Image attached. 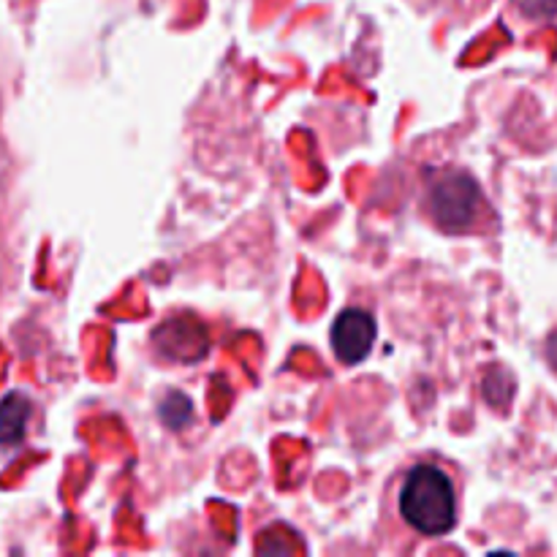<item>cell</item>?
Returning a JSON list of instances; mask_svg holds the SVG:
<instances>
[{"label":"cell","instance_id":"obj_5","mask_svg":"<svg viewBox=\"0 0 557 557\" xmlns=\"http://www.w3.org/2000/svg\"><path fill=\"white\" fill-rule=\"evenodd\" d=\"M190 417H194V406H190L188 397L180 395V392H172V395L161 403V419L169 428L180 430Z\"/></svg>","mask_w":557,"mask_h":557},{"label":"cell","instance_id":"obj_3","mask_svg":"<svg viewBox=\"0 0 557 557\" xmlns=\"http://www.w3.org/2000/svg\"><path fill=\"white\" fill-rule=\"evenodd\" d=\"M375 335H379V326L368 310L346 308L332 324V351L343 364H359L373 351Z\"/></svg>","mask_w":557,"mask_h":557},{"label":"cell","instance_id":"obj_4","mask_svg":"<svg viewBox=\"0 0 557 557\" xmlns=\"http://www.w3.org/2000/svg\"><path fill=\"white\" fill-rule=\"evenodd\" d=\"M33 403L20 392H11L0 400V444L14 446L25 438L27 422H30Z\"/></svg>","mask_w":557,"mask_h":557},{"label":"cell","instance_id":"obj_6","mask_svg":"<svg viewBox=\"0 0 557 557\" xmlns=\"http://www.w3.org/2000/svg\"><path fill=\"white\" fill-rule=\"evenodd\" d=\"M547 357H549V362H553V368L557 370V332L549 337V343H547Z\"/></svg>","mask_w":557,"mask_h":557},{"label":"cell","instance_id":"obj_1","mask_svg":"<svg viewBox=\"0 0 557 557\" xmlns=\"http://www.w3.org/2000/svg\"><path fill=\"white\" fill-rule=\"evenodd\" d=\"M397 520L422 539H444L460 522V487L455 471L441 460H419L397 476Z\"/></svg>","mask_w":557,"mask_h":557},{"label":"cell","instance_id":"obj_2","mask_svg":"<svg viewBox=\"0 0 557 557\" xmlns=\"http://www.w3.org/2000/svg\"><path fill=\"white\" fill-rule=\"evenodd\" d=\"M422 207L430 221L449 234L473 232L490 215L482 188L462 169H441L430 174L422 190Z\"/></svg>","mask_w":557,"mask_h":557}]
</instances>
